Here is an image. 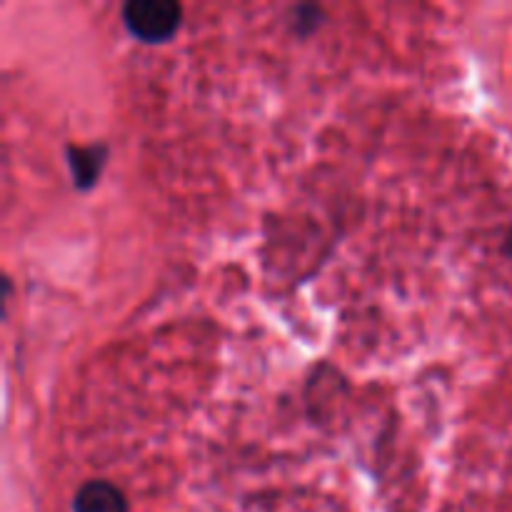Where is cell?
<instances>
[{
	"label": "cell",
	"instance_id": "cell-1",
	"mask_svg": "<svg viewBox=\"0 0 512 512\" xmlns=\"http://www.w3.org/2000/svg\"><path fill=\"white\" fill-rule=\"evenodd\" d=\"M183 8L175 0H128L123 5V23L135 38L160 43L178 30Z\"/></svg>",
	"mask_w": 512,
	"mask_h": 512
},
{
	"label": "cell",
	"instance_id": "cell-2",
	"mask_svg": "<svg viewBox=\"0 0 512 512\" xmlns=\"http://www.w3.org/2000/svg\"><path fill=\"white\" fill-rule=\"evenodd\" d=\"M75 512H128V503L115 485L90 480L75 495Z\"/></svg>",
	"mask_w": 512,
	"mask_h": 512
},
{
	"label": "cell",
	"instance_id": "cell-3",
	"mask_svg": "<svg viewBox=\"0 0 512 512\" xmlns=\"http://www.w3.org/2000/svg\"><path fill=\"white\" fill-rule=\"evenodd\" d=\"M68 163L75 175V183L80 188H88L98 178L100 168H103V148L100 145H93V148H68Z\"/></svg>",
	"mask_w": 512,
	"mask_h": 512
}]
</instances>
